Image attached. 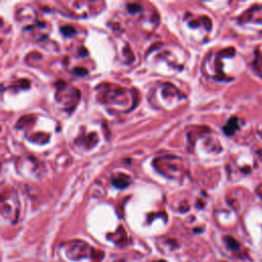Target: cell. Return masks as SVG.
I'll return each mask as SVG.
<instances>
[{
  "mask_svg": "<svg viewBox=\"0 0 262 262\" xmlns=\"http://www.w3.org/2000/svg\"><path fill=\"white\" fill-rule=\"evenodd\" d=\"M237 127H238V125H237L236 119H235V118H232V119H230V121H228L227 125L224 127V131H225V133H227V134H232V133L234 132V130H235Z\"/></svg>",
  "mask_w": 262,
  "mask_h": 262,
  "instance_id": "obj_2",
  "label": "cell"
},
{
  "mask_svg": "<svg viewBox=\"0 0 262 262\" xmlns=\"http://www.w3.org/2000/svg\"><path fill=\"white\" fill-rule=\"evenodd\" d=\"M89 247L84 243L77 244V245H75L74 247H72L70 249V251L68 252V255L71 257V259H78V255H79L78 253H80V259H81V257L83 258V257L87 256V249Z\"/></svg>",
  "mask_w": 262,
  "mask_h": 262,
  "instance_id": "obj_1",
  "label": "cell"
},
{
  "mask_svg": "<svg viewBox=\"0 0 262 262\" xmlns=\"http://www.w3.org/2000/svg\"><path fill=\"white\" fill-rule=\"evenodd\" d=\"M226 243H227L228 248H230L231 250H236L238 248L237 242L234 238H232V237H227L226 238Z\"/></svg>",
  "mask_w": 262,
  "mask_h": 262,
  "instance_id": "obj_3",
  "label": "cell"
}]
</instances>
